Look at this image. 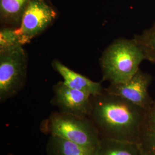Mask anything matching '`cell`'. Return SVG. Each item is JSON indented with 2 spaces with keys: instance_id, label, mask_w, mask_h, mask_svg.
<instances>
[{
  "instance_id": "obj_2",
  "label": "cell",
  "mask_w": 155,
  "mask_h": 155,
  "mask_svg": "<svg viewBox=\"0 0 155 155\" xmlns=\"http://www.w3.org/2000/svg\"><path fill=\"white\" fill-rule=\"evenodd\" d=\"M144 60V52L134 39H117L100 59L103 80L110 84L125 82L140 69Z\"/></svg>"
},
{
  "instance_id": "obj_6",
  "label": "cell",
  "mask_w": 155,
  "mask_h": 155,
  "mask_svg": "<svg viewBox=\"0 0 155 155\" xmlns=\"http://www.w3.org/2000/svg\"><path fill=\"white\" fill-rule=\"evenodd\" d=\"M151 82L152 77L150 74L140 69L127 82L110 84L104 90L107 93L119 96L148 111L154 101L148 90Z\"/></svg>"
},
{
  "instance_id": "obj_5",
  "label": "cell",
  "mask_w": 155,
  "mask_h": 155,
  "mask_svg": "<svg viewBox=\"0 0 155 155\" xmlns=\"http://www.w3.org/2000/svg\"><path fill=\"white\" fill-rule=\"evenodd\" d=\"M56 12L45 0H30L18 28L22 45L43 32L55 20Z\"/></svg>"
},
{
  "instance_id": "obj_11",
  "label": "cell",
  "mask_w": 155,
  "mask_h": 155,
  "mask_svg": "<svg viewBox=\"0 0 155 155\" xmlns=\"http://www.w3.org/2000/svg\"><path fill=\"white\" fill-rule=\"evenodd\" d=\"M47 155H93L83 147L59 136H50Z\"/></svg>"
},
{
  "instance_id": "obj_9",
  "label": "cell",
  "mask_w": 155,
  "mask_h": 155,
  "mask_svg": "<svg viewBox=\"0 0 155 155\" xmlns=\"http://www.w3.org/2000/svg\"><path fill=\"white\" fill-rule=\"evenodd\" d=\"M93 155H144L139 143L101 139Z\"/></svg>"
},
{
  "instance_id": "obj_7",
  "label": "cell",
  "mask_w": 155,
  "mask_h": 155,
  "mask_svg": "<svg viewBox=\"0 0 155 155\" xmlns=\"http://www.w3.org/2000/svg\"><path fill=\"white\" fill-rule=\"evenodd\" d=\"M54 96L52 105L59 111L67 114L89 117L92 110V96L82 91L72 89L63 83L59 82L54 87Z\"/></svg>"
},
{
  "instance_id": "obj_1",
  "label": "cell",
  "mask_w": 155,
  "mask_h": 155,
  "mask_svg": "<svg viewBox=\"0 0 155 155\" xmlns=\"http://www.w3.org/2000/svg\"><path fill=\"white\" fill-rule=\"evenodd\" d=\"M89 118L101 139L140 143L147 111L127 100L106 91L92 97Z\"/></svg>"
},
{
  "instance_id": "obj_12",
  "label": "cell",
  "mask_w": 155,
  "mask_h": 155,
  "mask_svg": "<svg viewBox=\"0 0 155 155\" xmlns=\"http://www.w3.org/2000/svg\"><path fill=\"white\" fill-rule=\"evenodd\" d=\"M139 143L144 155H155V99L147 113Z\"/></svg>"
},
{
  "instance_id": "obj_3",
  "label": "cell",
  "mask_w": 155,
  "mask_h": 155,
  "mask_svg": "<svg viewBox=\"0 0 155 155\" xmlns=\"http://www.w3.org/2000/svg\"><path fill=\"white\" fill-rule=\"evenodd\" d=\"M40 130L50 136L67 139L83 147L94 155L100 137L89 117L75 116L60 111L52 113L40 125Z\"/></svg>"
},
{
  "instance_id": "obj_4",
  "label": "cell",
  "mask_w": 155,
  "mask_h": 155,
  "mask_svg": "<svg viewBox=\"0 0 155 155\" xmlns=\"http://www.w3.org/2000/svg\"><path fill=\"white\" fill-rule=\"evenodd\" d=\"M28 56L22 46L0 52V101L16 95L24 86Z\"/></svg>"
},
{
  "instance_id": "obj_14",
  "label": "cell",
  "mask_w": 155,
  "mask_h": 155,
  "mask_svg": "<svg viewBox=\"0 0 155 155\" xmlns=\"http://www.w3.org/2000/svg\"><path fill=\"white\" fill-rule=\"evenodd\" d=\"M23 45L18 28L6 26L0 31V52L12 50Z\"/></svg>"
},
{
  "instance_id": "obj_8",
  "label": "cell",
  "mask_w": 155,
  "mask_h": 155,
  "mask_svg": "<svg viewBox=\"0 0 155 155\" xmlns=\"http://www.w3.org/2000/svg\"><path fill=\"white\" fill-rule=\"evenodd\" d=\"M52 66L63 78V83L71 88L82 91L92 97L99 95L104 91L101 82H94L75 72L58 60L53 61Z\"/></svg>"
},
{
  "instance_id": "obj_10",
  "label": "cell",
  "mask_w": 155,
  "mask_h": 155,
  "mask_svg": "<svg viewBox=\"0 0 155 155\" xmlns=\"http://www.w3.org/2000/svg\"><path fill=\"white\" fill-rule=\"evenodd\" d=\"M30 0H0L1 21L8 26H20L22 14Z\"/></svg>"
},
{
  "instance_id": "obj_13",
  "label": "cell",
  "mask_w": 155,
  "mask_h": 155,
  "mask_svg": "<svg viewBox=\"0 0 155 155\" xmlns=\"http://www.w3.org/2000/svg\"><path fill=\"white\" fill-rule=\"evenodd\" d=\"M133 39L143 50L145 60L155 64V23Z\"/></svg>"
}]
</instances>
